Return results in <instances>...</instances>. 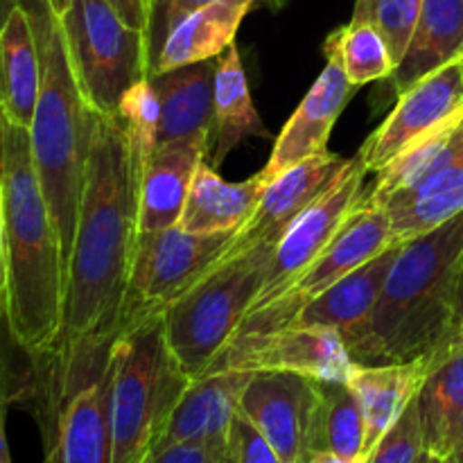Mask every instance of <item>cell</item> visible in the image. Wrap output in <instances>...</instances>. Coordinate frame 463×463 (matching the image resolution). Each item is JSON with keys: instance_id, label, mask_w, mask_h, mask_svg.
<instances>
[{"instance_id": "obj_11", "label": "cell", "mask_w": 463, "mask_h": 463, "mask_svg": "<svg viewBox=\"0 0 463 463\" xmlns=\"http://www.w3.org/2000/svg\"><path fill=\"white\" fill-rule=\"evenodd\" d=\"M43 443L45 463H113L109 353L93 366L90 378H81L75 366L63 373Z\"/></svg>"}, {"instance_id": "obj_13", "label": "cell", "mask_w": 463, "mask_h": 463, "mask_svg": "<svg viewBox=\"0 0 463 463\" xmlns=\"http://www.w3.org/2000/svg\"><path fill=\"white\" fill-rule=\"evenodd\" d=\"M459 120H463V54L398 95L393 111L364 140L357 156L366 170L380 172L416 143Z\"/></svg>"}, {"instance_id": "obj_25", "label": "cell", "mask_w": 463, "mask_h": 463, "mask_svg": "<svg viewBox=\"0 0 463 463\" xmlns=\"http://www.w3.org/2000/svg\"><path fill=\"white\" fill-rule=\"evenodd\" d=\"M419 414L425 450L446 459L463 441V344L434 357V364L420 387Z\"/></svg>"}, {"instance_id": "obj_22", "label": "cell", "mask_w": 463, "mask_h": 463, "mask_svg": "<svg viewBox=\"0 0 463 463\" xmlns=\"http://www.w3.org/2000/svg\"><path fill=\"white\" fill-rule=\"evenodd\" d=\"M437 355L407 362V364L357 366L355 373L348 378V387L357 396L362 414H364L366 432L362 461L383 439V434L396 423L398 416L410 407V402L419 396Z\"/></svg>"}, {"instance_id": "obj_46", "label": "cell", "mask_w": 463, "mask_h": 463, "mask_svg": "<svg viewBox=\"0 0 463 463\" xmlns=\"http://www.w3.org/2000/svg\"><path fill=\"white\" fill-rule=\"evenodd\" d=\"M50 5H52L54 12H57L59 16H61V14L68 9V5H71V0H50Z\"/></svg>"}, {"instance_id": "obj_6", "label": "cell", "mask_w": 463, "mask_h": 463, "mask_svg": "<svg viewBox=\"0 0 463 463\" xmlns=\"http://www.w3.org/2000/svg\"><path fill=\"white\" fill-rule=\"evenodd\" d=\"M276 242L222 256L206 276L161 315L167 346L190 380L206 375L231 342L265 280Z\"/></svg>"}, {"instance_id": "obj_28", "label": "cell", "mask_w": 463, "mask_h": 463, "mask_svg": "<svg viewBox=\"0 0 463 463\" xmlns=\"http://www.w3.org/2000/svg\"><path fill=\"white\" fill-rule=\"evenodd\" d=\"M249 136L271 138L269 129L253 107L242 59L235 43L217 57L215 72V131H213L211 165L220 167L224 158Z\"/></svg>"}, {"instance_id": "obj_4", "label": "cell", "mask_w": 463, "mask_h": 463, "mask_svg": "<svg viewBox=\"0 0 463 463\" xmlns=\"http://www.w3.org/2000/svg\"><path fill=\"white\" fill-rule=\"evenodd\" d=\"M21 5L30 16L41 57V90L27 134L66 271L98 113L89 107L77 86L61 21L50 0H21Z\"/></svg>"}, {"instance_id": "obj_14", "label": "cell", "mask_w": 463, "mask_h": 463, "mask_svg": "<svg viewBox=\"0 0 463 463\" xmlns=\"http://www.w3.org/2000/svg\"><path fill=\"white\" fill-rule=\"evenodd\" d=\"M319 387L298 373L258 371L242 389L238 410L260 430L285 463L312 459Z\"/></svg>"}, {"instance_id": "obj_2", "label": "cell", "mask_w": 463, "mask_h": 463, "mask_svg": "<svg viewBox=\"0 0 463 463\" xmlns=\"http://www.w3.org/2000/svg\"><path fill=\"white\" fill-rule=\"evenodd\" d=\"M463 262V211L402 242L364 324L344 335L355 366L407 364L459 342L455 319Z\"/></svg>"}, {"instance_id": "obj_34", "label": "cell", "mask_w": 463, "mask_h": 463, "mask_svg": "<svg viewBox=\"0 0 463 463\" xmlns=\"http://www.w3.org/2000/svg\"><path fill=\"white\" fill-rule=\"evenodd\" d=\"M215 0H152L149 5L147 27H145V39H147V59H149V75L156 66L161 50L165 45L167 36L175 32V27L184 21L188 14L197 12L203 5H211ZM288 0H260V5L271 9H280Z\"/></svg>"}, {"instance_id": "obj_45", "label": "cell", "mask_w": 463, "mask_h": 463, "mask_svg": "<svg viewBox=\"0 0 463 463\" xmlns=\"http://www.w3.org/2000/svg\"><path fill=\"white\" fill-rule=\"evenodd\" d=\"M414 463H443V459H439L437 455H432V452H428V450H425L423 455H420L419 459H416Z\"/></svg>"}, {"instance_id": "obj_30", "label": "cell", "mask_w": 463, "mask_h": 463, "mask_svg": "<svg viewBox=\"0 0 463 463\" xmlns=\"http://www.w3.org/2000/svg\"><path fill=\"white\" fill-rule=\"evenodd\" d=\"M324 54L326 61L337 63L346 80L360 89L369 81L392 77L396 68L383 34L371 23L355 18L330 32L324 41Z\"/></svg>"}, {"instance_id": "obj_27", "label": "cell", "mask_w": 463, "mask_h": 463, "mask_svg": "<svg viewBox=\"0 0 463 463\" xmlns=\"http://www.w3.org/2000/svg\"><path fill=\"white\" fill-rule=\"evenodd\" d=\"M41 90V57L34 30L18 5L0 32V111L12 122L30 127Z\"/></svg>"}, {"instance_id": "obj_8", "label": "cell", "mask_w": 463, "mask_h": 463, "mask_svg": "<svg viewBox=\"0 0 463 463\" xmlns=\"http://www.w3.org/2000/svg\"><path fill=\"white\" fill-rule=\"evenodd\" d=\"M233 238L235 233H188L179 226L138 231L118 333L163 315L213 269Z\"/></svg>"}, {"instance_id": "obj_36", "label": "cell", "mask_w": 463, "mask_h": 463, "mask_svg": "<svg viewBox=\"0 0 463 463\" xmlns=\"http://www.w3.org/2000/svg\"><path fill=\"white\" fill-rule=\"evenodd\" d=\"M226 457V439H197L156 448L149 452V463H222Z\"/></svg>"}, {"instance_id": "obj_21", "label": "cell", "mask_w": 463, "mask_h": 463, "mask_svg": "<svg viewBox=\"0 0 463 463\" xmlns=\"http://www.w3.org/2000/svg\"><path fill=\"white\" fill-rule=\"evenodd\" d=\"M401 247L402 242H392L383 253L344 276L339 283H335L315 301L307 303L289 326L333 328L344 337L360 324H364L383 292L384 280L401 253Z\"/></svg>"}, {"instance_id": "obj_44", "label": "cell", "mask_w": 463, "mask_h": 463, "mask_svg": "<svg viewBox=\"0 0 463 463\" xmlns=\"http://www.w3.org/2000/svg\"><path fill=\"white\" fill-rule=\"evenodd\" d=\"M5 321V306H0V324ZM5 407H7V396L3 392V384H0V414H5Z\"/></svg>"}, {"instance_id": "obj_48", "label": "cell", "mask_w": 463, "mask_h": 463, "mask_svg": "<svg viewBox=\"0 0 463 463\" xmlns=\"http://www.w3.org/2000/svg\"><path fill=\"white\" fill-rule=\"evenodd\" d=\"M222 463H233V459H231V457H226V459L222 461Z\"/></svg>"}, {"instance_id": "obj_15", "label": "cell", "mask_w": 463, "mask_h": 463, "mask_svg": "<svg viewBox=\"0 0 463 463\" xmlns=\"http://www.w3.org/2000/svg\"><path fill=\"white\" fill-rule=\"evenodd\" d=\"M348 165H351V158L324 152L271 179L267 184L260 203L253 211L251 220L235 233L233 242L226 249L224 256L242 251L251 244L267 242V240L279 242L288 226L310 203H315Z\"/></svg>"}, {"instance_id": "obj_47", "label": "cell", "mask_w": 463, "mask_h": 463, "mask_svg": "<svg viewBox=\"0 0 463 463\" xmlns=\"http://www.w3.org/2000/svg\"><path fill=\"white\" fill-rule=\"evenodd\" d=\"M457 337H459V342L463 344V321L459 324V333H457Z\"/></svg>"}, {"instance_id": "obj_26", "label": "cell", "mask_w": 463, "mask_h": 463, "mask_svg": "<svg viewBox=\"0 0 463 463\" xmlns=\"http://www.w3.org/2000/svg\"><path fill=\"white\" fill-rule=\"evenodd\" d=\"M463 54V0H423L414 36L393 68L398 95Z\"/></svg>"}, {"instance_id": "obj_29", "label": "cell", "mask_w": 463, "mask_h": 463, "mask_svg": "<svg viewBox=\"0 0 463 463\" xmlns=\"http://www.w3.org/2000/svg\"><path fill=\"white\" fill-rule=\"evenodd\" d=\"M319 387L315 434H312V455L335 452L353 463H362L364 452V414L357 396L348 383H324Z\"/></svg>"}, {"instance_id": "obj_41", "label": "cell", "mask_w": 463, "mask_h": 463, "mask_svg": "<svg viewBox=\"0 0 463 463\" xmlns=\"http://www.w3.org/2000/svg\"><path fill=\"white\" fill-rule=\"evenodd\" d=\"M0 463H12L7 437H5V414H0Z\"/></svg>"}, {"instance_id": "obj_20", "label": "cell", "mask_w": 463, "mask_h": 463, "mask_svg": "<svg viewBox=\"0 0 463 463\" xmlns=\"http://www.w3.org/2000/svg\"><path fill=\"white\" fill-rule=\"evenodd\" d=\"M251 375V371H222L193 380L163 428L156 448L197 439H226Z\"/></svg>"}, {"instance_id": "obj_42", "label": "cell", "mask_w": 463, "mask_h": 463, "mask_svg": "<svg viewBox=\"0 0 463 463\" xmlns=\"http://www.w3.org/2000/svg\"><path fill=\"white\" fill-rule=\"evenodd\" d=\"M307 463H353V461L344 459V457L335 455V452H317V455Z\"/></svg>"}, {"instance_id": "obj_23", "label": "cell", "mask_w": 463, "mask_h": 463, "mask_svg": "<svg viewBox=\"0 0 463 463\" xmlns=\"http://www.w3.org/2000/svg\"><path fill=\"white\" fill-rule=\"evenodd\" d=\"M258 5L260 0H215L188 14L167 36L161 57L149 77L224 54L235 43L244 18Z\"/></svg>"}, {"instance_id": "obj_18", "label": "cell", "mask_w": 463, "mask_h": 463, "mask_svg": "<svg viewBox=\"0 0 463 463\" xmlns=\"http://www.w3.org/2000/svg\"><path fill=\"white\" fill-rule=\"evenodd\" d=\"M206 149L190 143L158 145L138 181V229L165 231L179 224L199 163Z\"/></svg>"}, {"instance_id": "obj_16", "label": "cell", "mask_w": 463, "mask_h": 463, "mask_svg": "<svg viewBox=\"0 0 463 463\" xmlns=\"http://www.w3.org/2000/svg\"><path fill=\"white\" fill-rule=\"evenodd\" d=\"M357 90L360 86H353L337 63L326 61L321 75L276 138L269 161L260 170L267 181L317 154L328 152L330 131Z\"/></svg>"}, {"instance_id": "obj_3", "label": "cell", "mask_w": 463, "mask_h": 463, "mask_svg": "<svg viewBox=\"0 0 463 463\" xmlns=\"http://www.w3.org/2000/svg\"><path fill=\"white\" fill-rule=\"evenodd\" d=\"M0 194L7 247L5 321L32 357L54 353L63 319L61 244L36 175L30 134L0 111Z\"/></svg>"}, {"instance_id": "obj_37", "label": "cell", "mask_w": 463, "mask_h": 463, "mask_svg": "<svg viewBox=\"0 0 463 463\" xmlns=\"http://www.w3.org/2000/svg\"><path fill=\"white\" fill-rule=\"evenodd\" d=\"M118 14H120L122 21L127 25L136 27V30H143L147 27V18H149V5L152 0H107Z\"/></svg>"}, {"instance_id": "obj_35", "label": "cell", "mask_w": 463, "mask_h": 463, "mask_svg": "<svg viewBox=\"0 0 463 463\" xmlns=\"http://www.w3.org/2000/svg\"><path fill=\"white\" fill-rule=\"evenodd\" d=\"M226 446H229V457L233 463H285L276 448L240 410L231 420Z\"/></svg>"}, {"instance_id": "obj_33", "label": "cell", "mask_w": 463, "mask_h": 463, "mask_svg": "<svg viewBox=\"0 0 463 463\" xmlns=\"http://www.w3.org/2000/svg\"><path fill=\"white\" fill-rule=\"evenodd\" d=\"M425 452L419 402H410L362 463H414Z\"/></svg>"}, {"instance_id": "obj_5", "label": "cell", "mask_w": 463, "mask_h": 463, "mask_svg": "<svg viewBox=\"0 0 463 463\" xmlns=\"http://www.w3.org/2000/svg\"><path fill=\"white\" fill-rule=\"evenodd\" d=\"M109 366L113 463H143L193 380L167 346L161 315L120 330Z\"/></svg>"}, {"instance_id": "obj_10", "label": "cell", "mask_w": 463, "mask_h": 463, "mask_svg": "<svg viewBox=\"0 0 463 463\" xmlns=\"http://www.w3.org/2000/svg\"><path fill=\"white\" fill-rule=\"evenodd\" d=\"M355 369L337 330L288 326L274 333L233 337L213 360L206 375L222 371H280L324 383H348Z\"/></svg>"}, {"instance_id": "obj_17", "label": "cell", "mask_w": 463, "mask_h": 463, "mask_svg": "<svg viewBox=\"0 0 463 463\" xmlns=\"http://www.w3.org/2000/svg\"><path fill=\"white\" fill-rule=\"evenodd\" d=\"M215 72L217 59H208L149 77L161 102L158 145H199L211 158L215 131Z\"/></svg>"}, {"instance_id": "obj_31", "label": "cell", "mask_w": 463, "mask_h": 463, "mask_svg": "<svg viewBox=\"0 0 463 463\" xmlns=\"http://www.w3.org/2000/svg\"><path fill=\"white\" fill-rule=\"evenodd\" d=\"M118 122L125 129L127 140H129L131 156H134L138 172L143 170L145 161L152 156L158 145V129H161V102L154 90L152 80L145 77L138 84L131 86L122 95L116 113Z\"/></svg>"}, {"instance_id": "obj_39", "label": "cell", "mask_w": 463, "mask_h": 463, "mask_svg": "<svg viewBox=\"0 0 463 463\" xmlns=\"http://www.w3.org/2000/svg\"><path fill=\"white\" fill-rule=\"evenodd\" d=\"M18 5H21V0H0V32L5 30V25H7L12 14L18 9Z\"/></svg>"}, {"instance_id": "obj_1", "label": "cell", "mask_w": 463, "mask_h": 463, "mask_svg": "<svg viewBox=\"0 0 463 463\" xmlns=\"http://www.w3.org/2000/svg\"><path fill=\"white\" fill-rule=\"evenodd\" d=\"M140 172L116 116L95 118L80 217L63 288L54 353L71 364L107 351L120 328L127 279L138 238Z\"/></svg>"}, {"instance_id": "obj_49", "label": "cell", "mask_w": 463, "mask_h": 463, "mask_svg": "<svg viewBox=\"0 0 463 463\" xmlns=\"http://www.w3.org/2000/svg\"><path fill=\"white\" fill-rule=\"evenodd\" d=\"M143 463H149V455H147V459H145V461H143Z\"/></svg>"}, {"instance_id": "obj_24", "label": "cell", "mask_w": 463, "mask_h": 463, "mask_svg": "<svg viewBox=\"0 0 463 463\" xmlns=\"http://www.w3.org/2000/svg\"><path fill=\"white\" fill-rule=\"evenodd\" d=\"M393 242H407L437 229L463 211V145L437 172L387 199Z\"/></svg>"}, {"instance_id": "obj_43", "label": "cell", "mask_w": 463, "mask_h": 463, "mask_svg": "<svg viewBox=\"0 0 463 463\" xmlns=\"http://www.w3.org/2000/svg\"><path fill=\"white\" fill-rule=\"evenodd\" d=\"M443 463H463V441L443 459Z\"/></svg>"}, {"instance_id": "obj_19", "label": "cell", "mask_w": 463, "mask_h": 463, "mask_svg": "<svg viewBox=\"0 0 463 463\" xmlns=\"http://www.w3.org/2000/svg\"><path fill=\"white\" fill-rule=\"evenodd\" d=\"M267 176L262 172L251 179L229 184L217 175V167L208 158L199 163L181 213L179 229L188 233H238L260 203L267 188Z\"/></svg>"}, {"instance_id": "obj_32", "label": "cell", "mask_w": 463, "mask_h": 463, "mask_svg": "<svg viewBox=\"0 0 463 463\" xmlns=\"http://www.w3.org/2000/svg\"><path fill=\"white\" fill-rule=\"evenodd\" d=\"M420 7L423 0H355L353 18L371 23L383 34L393 63L398 66L414 36Z\"/></svg>"}, {"instance_id": "obj_38", "label": "cell", "mask_w": 463, "mask_h": 463, "mask_svg": "<svg viewBox=\"0 0 463 463\" xmlns=\"http://www.w3.org/2000/svg\"><path fill=\"white\" fill-rule=\"evenodd\" d=\"M7 303V247H5L3 194H0V306Z\"/></svg>"}, {"instance_id": "obj_9", "label": "cell", "mask_w": 463, "mask_h": 463, "mask_svg": "<svg viewBox=\"0 0 463 463\" xmlns=\"http://www.w3.org/2000/svg\"><path fill=\"white\" fill-rule=\"evenodd\" d=\"M392 242L393 238L389 213L380 206L360 203L348 215L342 229L337 231V235L330 240L328 247L321 251V256L269 306L247 312L233 337L265 335L288 328L294 317L307 303L315 301L319 294H324L326 289L339 283L353 269H357L364 262H369L371 258L383 253Z\"/></svg>"}, {"instance_id": "obj_7", "label": "cell", "mask_w": 463, "mask_h": 463, "mask_svg": "<svg viewBox=\"0 0 463 463\" xmlns=\"http://www.w3.org/2000/svg\"><path fill=\"white\" fill-rule=\"evenodd\" d=\"M81 95L99 116H113L122 95L149 77L147 39L107 0H71L59 16Z\"/></svg>"}, {"instance_id": "obj_40", "label": "cell", "mask_w": 463, "mask_h": 463, "mask_svg": "<svg viewBox=\"0 0 463 463\" xmlns=\"http://www.w3.org/2000/svg\"><path fill=\"white\" fill-rule=\"evenodd\" d=\"M455 319L457 326L463 321V262H461V271H459V280H457V297H455Z\"/></svg>"}, {"instance_id": "obj_12", "label": "cell", "mask_w": 463, "mask_h": 463, "mask_svg": "<svg viewBox=\"0 0 463 463\" xmlns=\"http://www.w3.org/2000/svg\"><path fill=\"white\" fill-rule=\"evenodd\" d=\"M366 175L369 170L360 156L351 158L339 179L288 226L276 242L262 288L249 312L269 306L321 256L348 215L360 206Z\"/></svg>"}]
</instances>
